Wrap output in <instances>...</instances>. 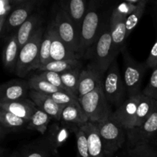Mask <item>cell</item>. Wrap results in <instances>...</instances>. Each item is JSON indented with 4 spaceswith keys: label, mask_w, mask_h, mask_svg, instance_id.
<instances>
[{
    "label": "cell",
    "mask_w": 157,
    "mask_h": 157,
    "mask_svg": "<svg viewBox=\"0 0 157 157\" xmlns=\"http://www.w3.org/2000/svg\"><path fill=\"white\" fill-rule=\"evenodd\" d=\"M104 2L98 0L89 2L88 9L80 32L81 57L84 58L99 38L113 7L107 8Z\"/></svg>",
    "instance_id": "cell-1"
},
{
    "label": "cell",
    "mask_w": 157,
    "mask_h": 157,
    "mask_svg": "<svg viewBox=\"0 0 157 157\" xmlns=\"http://www.w3.org/2000/svg\"><path fill=\"white\" fill-rule=\"evenodd\" d=\"M110 15L106 21L99 38L84 57L90 60V64H94L104 75L113 60L116 59L113 53Z\"/></svg>",
    "instance_id": "cell-2"
},
{
    "label": "cell",
    "mask_w": 157,
    "mask_h": 157,
    "mask_svg": "<svg viewBox=\"0 0 157 157\" xmlns=\"http://www.w3.org/2000/svg\"><path fill=\"white\" fill-rule=\"evenodd\" d=\"M81 107L87 116L89 122H104L110 119L111 107L103 90L102 83L94 90L79 98Z\"/></svg>",
    "instance_id": "cell-3"
},
{
    "label": "cell",
    "mask_w": 157,
    "mask_h": 157,
    "mask_svg": "<svg viewBox=\"0 0 157 157\" xmlns=\"http://www.w3.org/2000/svg\"><path fill=\"white\" fill-rule=\"evenodd\" d=\"M44 31L45 29L41 26L20 49L15 71V75L19 78H25L32 71L38 69L40 48Z\"/></svg>",
    "instance_id": "cell-4"
},
{
    "label": "cell",
    "mask_w": 157,
    "mask_h": 157,
    "mask_svg": "<svg viewBox=\"0 0 157 157\" xmlns=\"http://www.w3.org/2000/svg\"><path fill=\"white\" fill-rule=\"evenodd\" d=\"M97 124L105 156H113L127 141V130L110 119Z\"/></svg>",
    "instance_id": "cell-5"
},
{
    "label": "cell",
    "mask_w": 157,
    "mask_h": 157,
    "mask_svg": "<svg viewBox=\"0 0 157 157\" xmlns=\"http://www.w3.org/2000/svg\"><path fill=\"white\" fill-rule=\"evenodd\" d=\"M121 52L124 58L123 78L127 90V94L128 98H132L142 93L140 91L141 84L144 73L148 67L146 63L142 64L136 61L131 56L126 46L123 48Z\"/></svg>",
    "instance_id": "cell-6"
},
{
    "label": "cell",
    "mask_w": 157,
    "mask_h": 157,
    "mask_svg": "<svg viewBox=\"0 0 157 157\" xmlns=\"http://www.w3.org/2000/svg\"><path fill=\"white\" fill-rule=\"evenodd\" d=\"M102 87L107 101L110 104L119 107L126 100L127 94L124 78L121 76L118 67L117 60L114 59L104 75Z\"/></svg>",
    "instance_id": "cell-7"
},
{
    "label": "cell",
    "mask_w": 157,
    "mask_h": 157,
    "mask_svg": "<svg viewBox=\"0 0 157 157\" xmlns=\"http://www.w3.org/2000/svg\"><path fill=\"white\" fill-rule=\"evenodd\" d=\"M53 15L52 21L60 38L74 53L81 58L80 34L74 23L58 4L54 7Z\"/></svg>",
    "instance_id": "cell-8"
},
{
    "label": "cell",
    "mask_w": 157,
    "mask_h": 157,
    "mask_svg": "<svg viewBox=\"0 0 157 157\" xmlns=\"http://www.w3.org/2000/svg\"><path fill=\"white\" fill-rule=\"evenodd\" d=\"M142 93L135 97L128 98L113 112L110 119L128 130L135 127L136 111Z\"/></svg>",
    "instance_id": "cell-9"
},
{
    "label": "cell",
    "mask_w": 157,
    "mask_h": 157,
    "mask_svg": "<svg viewBox=\"0 0 157 157\" xmlns=\"http://www.w3.org/2000/svg\"><path fill=\"white\" fill-rule=\"evenodd\" d=\"M127 133L128 145L134 146L148 143L157 133V107L140 127L127 130Z\"/></svg>",
    "instance_id": "cell-10"
},
{
    "label": "cell",
    "mask_w": 157,
    "mask_h": 157,
    "mask_svg": "<svg viewBox=\"0 0 157 157\" xmlns=\"http://www.w3.org/2000/svg\"><path fill=\"white\" fill-rule=\"evenodd\" d=\"M78 127L61 121H55L49 126L44 136L52 146L55 154L58 153V149L67 142L71 133H75Z\"/></svg>",
    "instance_id": "cell-11"
},
{
    "label": "cell",
    "mask_w": 157,
    "mask_h": 157,
    "mask_svg": "<svg viewBox=\"0 0 157 157\" xmlns=\"http://www.w3.org/2000/svg\"><path fill=\"white\" fill-rule=\"evenodd\" d=\"M38 2L37 0H20L19 4L11 13L6 23V36L15 33L21 25L31 16Z\"/></svg>",
    "instance_id": "cell-12"
},
{
    "label": "cell",
    "mask_w": 157,
    "mask_h": 157,
    "mask_svg": "<svg viewBox=\"0 0 157 157\" xmlns=\"http://www.w3.org/2000/svg\"><path fill=\"white\" fill-rule=\"evenodd\" d=\"M30 90L28 81L10 80L0 87V103L11 102L27 98Z\"/></svg>",
    "instance_id": "cell-13"
},
{
    "label": "cell",
    "mask_w": 157,
    "mask_h": 157,
    "mask_svg": "<svg viewBox=\"0 0 157 157\" xmlns=\"http://www.w3.org/2000/svg\"><path fill=\"white\" fill-rule=\"evenodd\" d=\"M104 75L93 64L89 63L84 68H82L78 86V99L90 93L99 87L102 83Z\"/></svg>",
    "instance_id": "cell-14"
},
{
    "label": "cell",
    "mask_w": 157,
    "mask_h": 157,
    "mask_svg": "<svg viewBox=\"0 0 157 157\" xmlns=\"http://www.w3.org/2000/svg\"><path fill=\"white\" fill-rule=\"evenodd\" d=\"M89 2L87 0H64L58 2V6L74 23L79 34L88 9Z\"/></svg>",
    "instance_id": "cell-15"
},
{
    "label": "cell",
    "mask_w": 157,
    "mask_h": 157,
    "mask_svg": "<svg viewBox=\"0 0 157 157\" xmlns=\"http://www.w3.org/2000/svg\"><path fill=\"white\" fill-rule=\"evenodd\" d=\"M29 98L40 110H43L55 121H61V115L65 106L58 104L49 94L30 90Z\"/></svg>",
    "instance_id": "cell-16"
},
{
    "label": "cell",
    "mask_w": 157,
    "mask_h": 157,
    "mask_svg": "<svg viewBox=\"0 0 157 157\" xmlns=\"http://www.w3.org/2000/svg\"><path fill=\"white\" fill-rule=\"evenodd\" d=\"M19 44L16 33H12L6 37L2 51V64L5 69L10 73L15 74L20 52Z\"/></svg>",
    "instance_id": "cell-17"
},
{
    "label": "cell",
    "mask_w": 157,
    "mask_h": 157,
    "mask_svg": "<svg viewBox=\"0 0 157 157\" xmlns=\"http://www.w3.org/2000/svg\"><path fill=\"white\" fill-rule=\"evenodd\" d=\"M126 19L127 18L113 15L111 12L110 27H111L112 40H113V53L115 58H117L118 54L125 46V42L127 40Z\"/></svg>",
    "instance_id": "cell-18"
},
{
    "label": "cell",
    "mask_w": 157,
    "mask_h": 157,
    "mask_svg": "<svg viewBox=\"0 0 157 157\" xmlns=\"http://www.w3.org/2000/svg\"><path fill=\"white\" fill-rule=\"evenodd\" d=\"M52 27V41L51 47V58L52 61H63V60L80 59L79 56L74 53L62 41L57 32L53 21H50Z\"/></svg>",
    "instance_id": "cell-19"
},
{
    "label": "cell",
    "mask_w": 157,
    "mask_h": 157,
    "mask_svg": "<svg viewBox=\"0 0 157 157\" xmlns=\"http://www.w3.org/2000/svg\"><path fill=\"white\" fill-rule=\"evenodd\" d=\"M29 121L0 109V136L2 140L9 133L26 130Z\"/></svg>",
    "instance_id": "cell-20"
},
{
    "label": "cell",
    "mask_w": 157,
    "mask_h": 157,
    "mask_svg": "<svg viewBox=\"0 0 157 157\" xmlns=\"http://www.w3.org/2000/svg\"><path fill=\"white\" fill-rule=\"evenodd\" d=\"M0 109H3L18 117L29 121L37 107L32 100L25 98L19 101L0 103Z\"/></svg>",
    "instance_id": "cell-21"
},
{
    "label": "cell",
    "mask_w": 157,
    "mask_h": 157,
    "mask_svg": "<svg viewBox=\"0 0 157 157\" xmlns=\"http://www.w3.org/2000/svg\"><path fill=\"white\" fill-rule=\"evenodd\" d=\"M18 152L21 157H51L55 155L52 146L45 136L23 146Z\"/></svg>",
    "instance_id": "cell-22"
},
{
    "label": "cell",
    "mask_w": 157,
    "mask_h": 157,
    "mask_svg": "<svg viewBox=\"0 0 157 157\" xmlns=\"http://www.w3.org/2000/svg\"><path fill=\"white\" fill-rule=\"evenodd\" d=\"M81 127L86 133L90 157H105L96 123L87 122Z\"/></svg>",
    "instance_id": "cell-23"
},
{
    "label": "cell",
    "mask_w": 157,
    "mask_h": 157,
    "mask_svg": "<svg viewBox=\"0 0 157 157\" xmlns=\"http://www.w3.org/2000/svg\"><path fill=\"white\" fill-rule=\"evenodd\" d=\"M42 26V16L39 12L32 14L18 29L16 33L20 48H22L34 34Z\"/></svg>",
    "instance_id": "cell-24"
},
{
    "label": "cell",
    "mask_w": 157,
    "mask_h": 157,
    "mask_svg": "<svg viewBox=\"0 0 157 157\" xmlns=\"http://www.w3.org/2000/svg\"><path fill=\"white\" fill-rule=\"evenodd\" d=\"M61 121L79 127L89 122L88 117L81 107L79 101L66 105L64 107L61 115Z\"/></svg>",
    "instance_id": "cell-25"
},
{
    "label": "cell",
    "mask_w": 157,
    "mask_h": 157,
    "mask_svg": "<svg viewBox=\"0 0 157 157\" xmlns=\"http://www.w3.org/2000/svg\"><path fill=\"white\" fill-rule=\"evenodd\" d=\"M156 107L157 101L142 94L137 107L135 127H140L151 115Z\"/></svg>",
    "instance_id": "cell-26"
},
{
    "label": "cell",
    "mask_w": 157,
    "mask_h": 157,
    "mask_svg": "<svg viewBox=\"0 0 157 157\" xmlns=\"http://www.w3.org/2000/svg\"><path fill=\"white\" fill-rule=\"evenodd\" d=\"M119 157H157V150L147 143L134 146L127 144Z\"/></svg>",
    "instance_id": "cell-27"
},
{
    "label": "cell",
    "mask_w": 157,
    "mask_h": 157,
    "mask_svg": "<svg viewBox=\"0 0 157 157\" xmlns=\"http://www.w3.org/2000/svg\"><path fill=\"white\" fill-rule=\"evenodd\" d=\"M52 119L48 113L37 107L32 118L29 120L26 130H35L41 135H45Z\"/></svg>",
    "instance_id": "cell-28"
},
{
    "label": "cell",
    "mask_w": 157,
    "mask_h": 157,
    "mask_svg": "<svg viewBox=\"0 0 157 157\" xmlns=\"http://www.w3.org/2000/svg\"><path fill=\"white\" fill-rule=\"evenodd\" d=\"M52 27H51L50 23H48L47 28L45 29V31H44L42 40H41V48H40L39 66H38V69L41 68L43 66L47 64L48 63L52 61V58H51V47H52Z\"/></svg>",
    "instance_id": "cell-29"
},
{
    "label": "cell",
    "mask_w": 157,
    "mask_h": 157,
    "mask_svg": "<svg viewBox=\"0 0 157 157\" xmlns=\"http://www.w3.org/2000/svg\"><path fill=\"white\" fill-rule=\"evenodd\" d=\"M81 61L80 59L63 60V61H52L48 63L38 71H49L61 74L67 71L72 70L77 67H81Z\"/></svg>",
    "instance_id": "cell-30"
},
{
    "label": "cell",
    "mask_w": 157,
    "mask_h": 157,
    "mask_svg": "<svg viewBox=\"0 0 157 157\" xmlns=\"http://www.w3.org/2000/svg\"><path fill=\"white\" fill-rule=\"evenodd\" d=\"M81 70H82V67H77V68L67 71L60 74L61 81L67 90L78 98V86H79Z\"/></svg>",
    "instance_id": "cell-31"
},
{
    "label": "cell",
    "mask_w": 157,
    "mask_h": 157,
    "mask_svg": "<svg viewBox=\"0 0 157 157\" xmlns=\"http://www.w3.org/2000/svg\"><path fill=\"white\" fill-rule=\"evenodd\" d=\"M29 87L31 90H34L35 91L40 92V93L46 94H52L56 93L60 91L61 89L55 87L52 84L46 81L44 78L40 76L38 74H35L28 80Z\"/></svg>",
    "instance_id": "cell-32"
},
{
    "label": "cell",
    "mask_w": 157,
    "mask_h": 157,
    "mask_svg": "<svg viewBox=\"0 0 157 157\" xmlns=\"http://www.w3.org/2000/svg\"><path fill=\"white\" fill-rule=\"evenodd\" d=\"M20 0H1L0 1V35L6 37V23L12 11L19 4Z\"/></svg>",
    "instance_id": "cell-33"
},
{
    "label": "cell",
    "mask_w": 157,
    "mask_h": 157,
    "mask_svg": "<svg viewBox=\"0 0 157 157\" xmlns=\"http://www.w3.org/2000/svg\"><path fill=\"white\" fill-rule=\"evenodd\" d=\"M147 0H142L140 4L138 7L129 15L126 19V34H127V38L130 36L131 32L134 30L135 28L140 21L145 11L146 6H147Z\"/></svg>",
    "instance_id": "cell-34"
},
{
    "label": "cell",
    "mask_w": 157,
    "mask_h": 157,
    "mask_svg": "<svg viewBox=\"0 0 157 157\" xmlns=\"http://www.w3.org/2000/svg\"><path fill=\"white\" fill-rule=\"evenodd\" d=\"M77 140V157H90L86 133L81 127L75 132Z\"/></svg>",
    "instance_id": "cell-35"
},
{
    "label": "cell",
    "mask_w": 157,
    "mask_h": 157,
    "mask_svg": "<svg viewBox=\"0 0 157 157\" xmlns=\"http://www.w3.org/2000/svg\"><path fill=\"white\" fill-rule=\"evenodd\" d=\"M50 96L57 104L62 106L68 105V104H74V103H77L79 101L78 97L70 92L65 91V90H60L56 93L52 94H50Z\"/></svg>",
    "instance_id": "cell-36"
},
{
    "label": "cell",
    "mask_w": 157,
    "mask_h": 157,
    "mask_svg": "<svg viewBox=\"0 0 157 157\" xmlns=\"http://www.w3.org/2000/svg\"><path fill=\"white\" fill-rule=\"evenodd\" d=\"M37 74H38L40 76L44 78L46 81H48L50 84H52L55 87H58V88L61 89V90L68 91L65 87V86L64 85V84H63L62 81H61V75L60 74L56 73V72L49 71H38Z\"/></svg>",
    "instance_id": "cell-37"
},
{
    "label": "cell",
    "mask_w": 157,
    "mask_h": 157,
    "mask_svg": "<svg viewBox=\"0 0 157 157\" xmlns=\"http://www.w3.org/2000/svg\"><path fill=\"white\" fill-rule=\"evenodd\" d=\"M142 94L157 101V66L153 69L148 84L143 90Z\"/></svg>",
    "instance_id": "cell-38"
},
{
    "label": "cell",
    "mask_w": 157,
    "mask_h": 157,
    "mask_svg": "<svg viewBox=\"0 0 157 157\" xmlns=\"http://www.w3.org/2000/svg\"><path fill=\"white\" fill-rule=\"evenodd\" d=\"M146 64L149 68L152 69H154L157 66V39L152 48L150 55L146 61Z\"/></svg>",
    "instance_id": "cell-39"
},
{
    "label": "cell",
    "mask_w": 157,
    "mask_h": 157,
    "mask_svg": "<svg viewBox=\"0 0 157 157\" xmlns=\"http://www.w3.org/2000/svg\"><path fill=\"white\" fill-rule=\"evenodd\" d=\"M147 144H150L152 147H154L156 150H157V133L154 136H153V138H152L151 140H149V142L147 143Z\"/></svg>",
    "instance_id": "cell-40"
},
{
    "label": "cell",
    "mask_w": 157,
    "mask_h": 157,
    "mask_svg": "<svg viewBox=\"0 0 157 157\" xmlns=\"http://www.w3.org/2000/svg\"><path fill=\"white\" fill-rule=\"evenodd\" d=\"M8 157H21V156H20L19 152H14L13 153H12L10 156H9Z\"/></svg>",
    "instance_id": "cell-41"
}]
</instances>
